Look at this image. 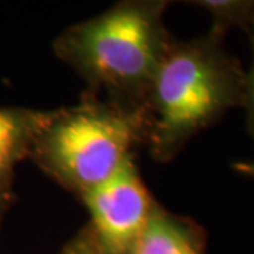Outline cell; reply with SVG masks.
Segmentation results:
<instances>
[{
  "mask_svg": "<svg viewBox=\"0 0 254 254\" xmlns=\"http://www.w3.org/2000/svg\"><path fill=\"white\" fill-rule=\"evenodd\" d=\"M144 108L116 102L83 100L47 112L30 158L64 188L78 196L109 178L147 141Z\"/></svg>",
  "mask_w": 254,
  "mask_h": 254,
  "instance_id": "cell-3",
  "label": "cell"
},
{
  "mask_svg": "<svg viewBox=\"0 0 254 254\" xmlns=\"http://www.w3.org/2000/svg\"><path fill=\"white\" fill-rule=\"evenodd\" d=\"M205 249L203 227L157 205L130 254H205Z\"/></svg>",
  "mask_w": 254,
  "mask_h": 254,
  "instance_id": "cell-5",
  "label": "cell"
},
{
  "mask_svg": "<svg viewBox=\"0 0 254 254\" xmlns=\"http://www.w3.org/2000/svg\"><path fill=\"white\" fill-rule=\"evenodd\" d=\"M79 198L91 215L89 230L109 254H130L157 206L133 157Z\"/></svg>",
  "mask_w": 254,
  "mask_h": 254,
  "instance_id": "cell-4",
  "label": "cell"
},
{
  "mask_svg": "<svg viewBox=\"0 0 254 254\" xmlns=\"http://www.w3.org/2000/svg\"><path fill=\"white\" fill-rule=\"evenodd\" d=\"M200 7H205L213 16L212 31L225 36L227 28L237 26L247 30L254 14V1L239 0H206L196 1Z\"/></svg>",
  "mask_w": 254,
  "mask_h": 254,
  "instance_id": "cell-7",
  "label": "cell"
},
{
  "mask_svg": "<svg viewBox=\"0 0 254 254\" xmlns=\"http://www.w3.org/2000/svg\"><path fill=\"white\" fill-rule=\"evenodd\" d=\"M222 43L223 36L212 30L200 38L171 41L144 105L155 160H171L190 138L243 106L246 72Z\"/></svg>",
  "mask_w": 254,
  "mask_h": 254,
  "instance_id": "cell-1",
  "label": "cell"
},
{
  "mask_svg": "<svg viewBox=\"0 0 254 254\" xmlns=\"http://www.w3.org/2000/svg\"><path fill=\"white\" fill-rule=\"evenodd\" d=\"M47 112L0 106V188L11 190L14 168L30 157Z\"/></svg>",
  "mask_w": 254,
  "mask_h": 254,
  "instance_id": "cell-6",
  "label": "cell"
},
{
  "mask_svg": "<svg viewBox=\"0 0 254 254\" xmlns=\"http://www.w3.org/2000/svg\"><path fill=\"white\" fill-rule=\"evenodd\" d=\"M253 46V63L249 69V72H246V88H245V102H243V108H246L247 112V128L249 133L252 134L254 140V44Z\"/></svg>",
  "mask_w": 254,
  "mask_h": 254,
  "instance_id": "cell-9",
  "label": "cell"
},
{
  "mask_svg": "<svg viewBox=\"0 0 254 254\" xmlns=\"http://www.w3.org/2000/svg\"><path fill=\"white\" fill-rule=\"evenodd\" d=\"M10 202H11V190L0 188V220L3 218L6 209L9 208Z\"/></svg>",
  "mask_w": 254,
  "mask_h": 254,
  "instance_id": "cell-11",
  "label": "cell"
},
{
  "mask_svg": "<svg viewBox=\"0 0 254 254\" xmlns=\"http://www.w3.org/2000/svg\"><path fill=\"white\" fill-rule=\"evenodd\" d=\"M60 254H109L102 246L98 243V240L92 235V232L85 229L82 233L73 239L71 243L65 246L63 252Z\"/></svg>",
  "mask_w": 254,
  "mask_h": 254,
  "instance_id": "cell-8",
  "label": "cell"
},
{
  "mask_svg": "<svg viewBox=\"0 0 254 254\" xmlns=\"http://www.w3.org/2000/svg\"><path fill=\"white\" fill-rule=\"evenodd\" d=\"M164 1H123L69 27L54 51L112 102L144 108L158 66L171 44Z\"/></svg>",
  "mask_w": 254,
  "mask_h": 254,
  "instance_id": "cell-2",
  "label": "cell"
},
{
  "mask_svg": "<svg viewBox=\"0 0 254 254\" xmlns=\"http://www.w3.org/2000/svg\"><path fill=\"white\" fill-rule=\"evenodd\" d=\"M247 33H249V36H250V40H252V44H254V14L253 18H252V21H250V24H249V27L246 30Z\"/></svg>",
  "mask_w": 254,
  "mask_h": 254,
  "instance_id": "cell-12",
  "label": "cell"
},
{
  "mask_svg": "<svg viewBox=\"0 0 254 254\" xmlns=\"http://www.w3.org/2000/svg\"><path fill=\"white\" fill-rule=\"evenodd\" d=\"M233 168L237 173L243 174L246 177L254 178V161H240V163L233 164Z\"/></svg>",
  "mask_w": 254,
  "mask_h": 254,
  "instance_id": "cell-10",
  "label": "cell"
}]
</instances>
